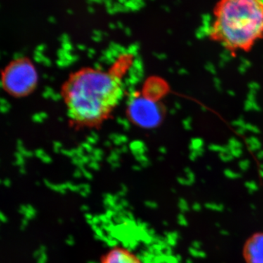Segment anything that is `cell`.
I'll return each mask as SVG.
<instances>
[{
  "label": "cell",
  "instance_id": "cell-1",
  "mask_svg": "<svg viewBox=\"0 0 263 263\" xmlns=\"http://www.w3.org/2000/svg\"><path fill=\"white\" fill-rule=\"evenodd\" d=\"M122 95L119 76L95 69L76 72L64 88L71 119L84 125H95L104 120L117 106Z\"/></svg>",
  "mask_w": 263,
  "mask_h": 263
},
{
  "label": "cell",
  "instance_id": "cell-2",
  "mask_svg": "<svg viewBox=\"0 0 263 263\" xmlns=\"http://www.w3.org/2000/svg\"><path fill=\"white\" fill-rule=\"evenodd\" d=\"M209 35L232 51L249 49L263 38V0H218Z\"/></svg>",
  "mask_w": 263,
  "mask_h": 263
},
{
  "label": "cell",
  "instance_id": "cell-3",
  "mask_svg": "<svg viewBox=\"0 0 263 263\" xmlns=\"http://www.w3.org/2000/svg\"><path fill=\"white\" fill-rule=\"evenodd\" d=\"M37 72L31 62L18 60L8 66L3 76V84L10 94L24 96L29 94L35 87Z\"/></svg>",
  "mask_w": 263,
  "mask_h": 263
},
{
  "label": "cell",
  "instance_id": "cell-4",
  "mask_svg": "<svg viewBox=\"0 0 263 263\" xmlns=\"http://www.w3.org/2000/svg\"><path fill=\"white\" fill-rule=\"evenodd\" d=\"M129 112L132 119L145 128L157 127L163 117L160 105L150 98L134 99L129 105Z\"/></svg>",
  "mask_w": 263,
  "mask_h": 263
},
{
  "label": "cell",
  "instance_id": "cell-5",
  "mask_svg": "<svg viewBox=\"0 0 263 263\" xmlns=\"http://www.w3.org/2000/svg\"><path fill=\"white\" fill-rule=\"evenodd\" d=\"M100 263H145L133 249L124 245L110 246L105 251Z\"/></svg>",
  "mask_w": 263,
  "mask_h": 263
},
{
  "label": "cell",
  "instance_id": "cell-6",
  "mask_svg": "<svg viewBox=\"0 0 263 263\" xmlns=\"http://www.w3.org/2000/svg\"><path fill=\"white\" fill-rule=\"evenodd\" d=\"M246 263H263V233L251 235L243 247Z\"/></svg>",
  "mask_w": 263,
  "mask_h": 263
}]
</instances>
